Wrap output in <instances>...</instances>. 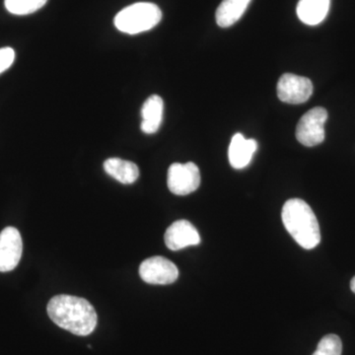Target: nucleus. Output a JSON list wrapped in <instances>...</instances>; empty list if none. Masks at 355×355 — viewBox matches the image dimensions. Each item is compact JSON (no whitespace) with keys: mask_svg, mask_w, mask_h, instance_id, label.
Segmentation results:
<instances>
[{"mask_svg":"<svg viewBox=\"0 0 355 355\" xmlns=\"http://www.w3.org/2000/svg\"><path fill=\"white\" fill-rule=\"evenodd\" d=\"M46 310L53 323L73 335L89 336L97 326V313L86 299L64 294L55 296Z\"/></svg>","mask_w":355,"mask_h":355,"instance_id":"nucleus-1","label":"nucleus"},{"mask_svg":"<svg viewBox=\"0 0 355 355\" xmlns=\"http://www.w3.org/2000/svg\"><path fill=\"white\" fill-rule=\"evenodd\" d=\"M257 149L256 140L248 139L241 133H236L229 146V162L235 169H243L250 164Z\"/></svg>","mask_w":355,"mask_h":355,"instance_id":"nucleus-10","label":"nucleus"},{"mask_svg":"<svg viewBox=\"0 0 355 355\" xmlns=\"http://www.w3.org/2000/svg\"><path fill=\"white\" fill-rule=\"evenodd\" d=\"M139 275L144 282L158 286H167L176 282L179 270L174 263L163 257H153L142 261Z\"/></svg>","mask_w":355,"mask_h":355,"instance_id":"nucleus-6","label":"nucleus"},{"mask_svg":"<svg viewBox=\"0 0 355 355\" xmlns=\"http://www.w3.org/2000/svg\"><path fill=\"white\" fill-rule=\"evenodd\" d=\"M167 184L176 196H188L198 190L200 184V169L195 163H174L168 170Z\"/></svg>","mask_w":355,"mask_h":355,"instance_id":"nucleus-5","label":"nucleus"},{"mask_svg":"<svg viewBox=\"0 0 355 355\" xmlns=\"http://www.w3.org/2000/svg\"><path fill=\"white\" fill-rule=\"evenodd\" d=\"M282 222L291 237L306 250L321 242V231L314 211L304 200L292 198L282 207Z\"/></svg>","mask_w":355,"mask_h":355,"instance_id":"nucleus-2","label":"nucleus"},{"mask_svg":"<svg viewBox=\"0 0 355 355\" xmlns=\"http://www.w3.org/2000/svg\"><path fill=\"white\" fill-rule=\"evenodd\" d=\"M23 242L19 231L6 227L0 233V272L13 270L22 257Z\"/></svg>","mask_w":355,"mask_h":355,"instance_id":"nucleus-8","label":"nucleus"},{"mask_svg":"<svg viewBox=\"0 0 355 355\" xmlns=\"http://www.w3.org/2000/svg\"><path fill=\"white\" fill-rule=\"evenodd\" d=\"M162 19V12L156 4L139 2L125 7L116 14L114 23L119 31L137 35L149 31Z\"/></svg>","mask_w":355,"mask_h":355,"instance_id":"nucleus-3","label":"nucleus"},{"mask_svg":"<svg viewBox=\"0 0 355 355\" xmlns=\"http://www.w3.org/2000/svg\"><path fill=\"white\" fill-rule=\"evenodd\" d=\"M277 90L280 101L292 105L302 104L312 96L313 83L307 77L286 73L280 77Z\"/></svg>","mask_w":355,"mask_h":355,"instance_id":"nucleus-7","label":"nucleus"},{"mask_svg":"<svg viewBox=\"0 0 355 355\" xmlns=\"http://www.w3.org/2000/svg\"><path fill=\"white\" fill-rule=\"evenodd\" d=\"M328 112L322 107L311 109L303 114L296 128V139L304 146H319L324 140V123Z\"/></svg>","mask_w":355,"mask_h":355,"instance_id":"nucleus-4","label":"nucleus"},{"mask_svg":"<svg viewBox=\"0 0 355 355\" xmlns=\"http://www.w3.org/2000/svg\"><path fill=\"white\" fill-rule=\"evenodd\" d=\"M330 6L331 0H299L298 18L306 25L316 26L326 19Z\"/></svg>","mask_w":355,"mask_h":355,"instance_id":"nucleus-12","label":"nucleus"},{"mask_svg":"<svg viewBox=\"0 0 355 355\" xmlns=\"http://www.w3.org/2000/svg\"><path fill=\"white\" fill-rule=\"evenodd\" d=\"M14 60H15V51L13 49H0V74L12 65Z\"/></svg>","mask_w":355,"mask_h":355,"instance_id":"nucleus-17","label":"nucleus"},{"mask_svg":"<svg viewBox=\"0 0 355 355\" xmlns=\"http://www.w3.org/2000/svg\"><path fill=\"white\" fill-rule=\"evenodd\" d=\"M350 288H352V292L355 293V277L350 282Z\"/></svg>","mask_w":355,"mask_h":355,"instance_id":"nucleus-18","label":"nucleus"},{"mask_svg":"<svg viewBox=\"0 0 355 355\" xmlns=\"http://www.w3.org/2000/svg\"><path fill=\"white\" fill-rule=\"evenodd\" d=\"M252 0H223L216 10L219 27L228 28L240 20Z\"/></svg>","mask_w":355,"mask_h":355,"instance_id":"nucleus-14","label":"nucleus"},{"mask_svg":"<svg viewBox=\"0 0 355 355\" xmlns=\"http://www.w3.org/2000/svg\"><path fill=\"white\" fill-rule=\"evenodd\" d=\"M164 112V102L158 95H153L144 102L141 109L142 121L140 128L147 135L155 133L160 128Z\"/></svg>","mask_w":355,"mask_h":355,"instance_id":"nucleus-11","label":"nucleus"},{"mask_svg":"<svg viewBox=\"0 0 355 355\" xmlns=\"http://www.w3.org/2000/svg\"><path fill=\"white\" fill-rule=\"evenodd\" d=\"M104 170L109 176L121 184L135 183L139 177V169L132 161L121 158H109L104 162Z\"/></svg>","mask_w":355,"mask_h":355,"instance_id":"nucleus-13","label":"nucleus"},{"mask_svg":"<svg viewBox=\"0 0 355 355\" xmlns=\"http://www.w3.org/2000/svg\"><path fill=\"white\" fill-rule=\"evenodd\" d=\"M48 0H4L7 10L14 15H28L38 11Z\"/></svg>","mask_w":355,"mask_h":355,"instance_id":"nucleus-15","label":"nucleus"},{"mask_svg":"<svg viewBox=\"0 0 355 355\" xmlns=\"http://www.w3.org/2000/svg\"><path fill=\"white\" fill-rule=\"evenodd\" d=\"M343 343L340 336L328 335L322 338L313 355H342Z\"/></svg>","mask_w":355,"mask_h":355,"instance_id":"nucleus-16","label":"nucleus"},{"mask_svg":"<svg viewBox=\"0 0 355 355\" xmlns=\"http://www.w3.org/2000/svg\"><path fill=\"white\" fill-rule=\"evenodd\" d=\"M164 240L168 249L180 251L187 247L197 246L200 243V236L190 221L178 220L166 230Z\"/></svg>","mask_w":355,"mask_h":355,"instance_id":"nucleus-9","label":"nucleus"}]
</instances>
